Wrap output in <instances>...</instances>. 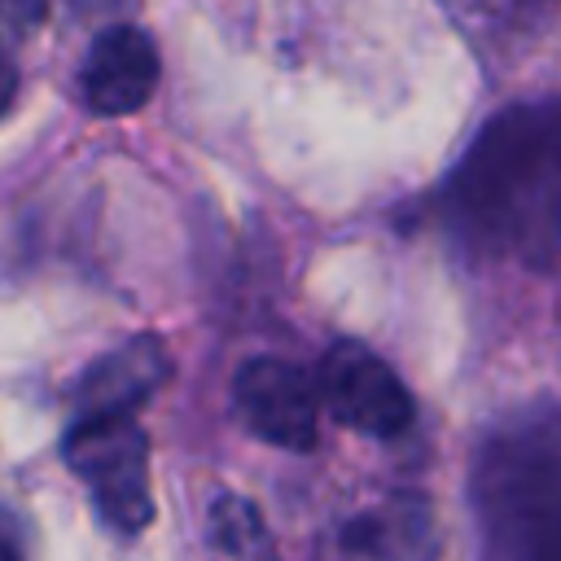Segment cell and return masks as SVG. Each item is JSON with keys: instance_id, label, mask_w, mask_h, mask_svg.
I'll list each match as a JSON object with an SVG mask.
<instances>
[{"instance_id": "cell-1", "label": "cell", "mask_w": 561, "mask_h": 561, "mask_svg": "<svg viewBox=\"0 0 561 561\" xmlns=\"http://www.w3.org/2000/svg\"><path fill=\"white\" fill-rule=\"evenodd\" d=\"M66 460L88 482L110 530L140 535L149 526V438L131 416H79L66 434Z\"/></svg>"}, {"instance_id": "cell-2", "label": "cell", "mask_w": 561, "mask_h": 561, "mask_svg": "<svg viewBox=\"0 0 561 561\" xmlns=\"http://www.w3.org/2000/svg\"><path fill=\"white\" fill-rule=\"evenodd\" d=\"M316 381H320V399L333 412V421L355 434L394 438L412 425V394L403 390L394 368L359 342L329 346Z\"/></svg>"}, {"instance_id": "cell-3", "label": "cell", "mask_w": 561, "mask_h": 561, "mask_svg": "<svg viewBox=\"0 0 561 561\" xmlns=\"http://www.w3.org/2000/svg\"><path fill=\"white\" fill-rule=\"evenodd\" d=\"M232 408L263 443L307 451L320 434V381L289 359H250L232 377Z\"/></svg>"}, {"instance_id": "cell-4", "label": "cell", "mask_w": 561, "mask_h": 561, "mask_svg": "<svg viewBox=\"0 0 561 561\" xmlns=\"http://www.w3.org/2000/svg\"><path fill=\"white\" fill-rule=\"evenodd\" d=\"M500 517L526 530L530 552H561V451L513 447L486 482Z\"/></svg>"}, {"instance_id": "cell-5", "label": "cell", "mask_w": 561, "mask_h": 561, "mask_svg": "<svg viewBox=\"0 0 561 561\" xmlns=\"http://www.w3.org/2000/svg\"><path fill=\"white\" fill-rule=\"evenodd\" d=\"M158 88V48L140 26H105L83 57V101L96 114H131Z\"/></svg>"}, {"instance_id": "cell-6", "label": "cell", "mask_w": 561, "mask_h": 561, "mask_svg": "<svg viewBox=\"0 0 561 561\" xmlns=\"http://www.w3.org/2000/svg\"><path fill=\"white\" fill-rule=\"evenodd\" d=\"M167 381V346L149 333L101 355L75 390L79 416H131Z\"/></svg>"}, {"instance_id": "cell-7", "label": "cell", "mask_w": 561, "mask_h": 561, "mask_svg": "<svg viewBox=\"0 0 561 561\" xmlns=\"http://www.w3.org/2000/svg\"><path fill=\"white\" fill-rule=\"evenodd\" d=\"M210 543L219 552H228V557H259V552H267V530H263L254 504L241 500V495H224L215 504V513H210Z\"/></svg>"}, {"instance_id": "cell-8", "label": "cell", "mask_w": 561, "mask_h": 561, "mask_svg": "<svg viewBox=\"0 0 561 561\" xmlns=\"http://www.w3.org/2000/svg\"><path fill=\"white\" fill-rule=\"evenodd\" d=\"M13 96H18V70H13V61L0 53V118L9 114Z\"/></svg>"}, {"instance_id": "cell-9", "label": "cell", "mask_w": 561, "mask_h": 561, "mask_svg": "<svg viewBox=\"0 0 561 561\" xmlns=\"http://www.w3.org/2000/svg\"><path fill=\"white\" fill-rule=\"evenodd\" d=\"M22 552V530L9 513H0V557H18Z\"/></svg>"}]
</instances>
